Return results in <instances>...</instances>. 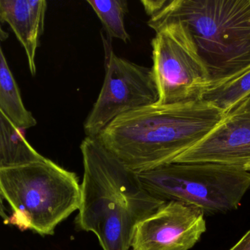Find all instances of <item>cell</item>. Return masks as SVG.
<instances>
[{
  "instance_id": "obj_1",
  "label": "cell",
  "mask_w": 250,
  "mask_h": 250,
  "mask_svg": "<svg viewBox=\"0 0 250 250\" xmlns=\"http://www.w3.org/2000/svg\"><path fill=\"white\" fill-rule=\"evenodd\" d=\"M80 148L83 176L76 228L93 233L104 250H130L137 225L166 201L148 192L138 173L98 138L86 136Z\"/></svg>"
},
{
  "instance_id": "obj_2",
  "label": "cell",
  "mask_w": 250,
  "mask_h": 250,
  "mask_svg": "<svg viewBox=\"0 0 250 250\" xmlns=\"http://www.w3.org/2000/svg\"><path fill=\"white\" fill-rule=\"evenodd\" d=\"M224 117L201 100L166 105L156 103L120 116L97 138L128 168L142 173L173 162Z\"/></svg>"
},
{
  "instance_id": "obj_3",
  "label": "cell",
  "mask_w": 250,
  "mask_h": 250,
  "mask_svg": "<svg viewBox=\"0 0 250 250\" xmlns=\"http://www.w3.org/2000/svg\"><path fill=\"white\" fill-rule=\"evenodd\" d=\"M151 29L182 23L207 69L210 87L250 68V0L142 1Z\"/></svg>"
},
{
  "instance_id": "obj_4",
  "label": "cell",
  "mask_w": 250,
  "mask_h": 250,
  "mask_svg": "<svg viewBox=\"0 0 250 250\" xmlns=\"http://www.w3.org/2000/svg\"><path fill=\"white\" fill-rule=\"evenodd\" d=\"M0 193L12 210L4 224L50 236L79 210L81 183L76 173L43 157L0 168Z\"/></svg>"
},
{
  "instance_id": "obj_5",
  "label": "cell",
  "mask_w": 250,
  "mask_h": 250,
  "mask_svg": "<svg viewBox=\"0 0 250 250\" xmlns=\"http://www.w3.org/2000/svg\"><path fill=\"white\" fill-rule=\"evenodd\" d=\"M138 176L153 195L196 207L205 215L238 209L250 189V172L214 163L173 162Z\"/></svg>"
},
{
  "instance_id": "obj_6",
  "label": "cell",
  "mask_w": 250,
  "mask_h": 250,
  "mask_svg": "<svg viewBox=\"0 0 250 250\" xmlns=\"http://www.w3.org/2000/svg\"><path fill=\"white\" fill-rule=\"evenodd\" d=\"M154 31L151 70L158 91L157 104L199 101L209 88V77L185 26L171 22Z\"/></svg>"
},
{
  "instance_id": "obj_7",
  "label": "cell",
  "mask_w": 250,
  "mask_h": 250,
  "mask_svg": "<svg viewBox=\"0 0 250 250\" xmlns=\"http://www.w3.org/2000/svg\"><path fill=\"white\" fill-rule=\"evenodd\" d=\"M102 38L105 79L84 123L85 134L89 137H98L117 117L156 104L159 98L151 68L118 57L113 50L111 39Z\"/></svg>"
},
{
  "instance_id": "obj_8",
  "label": "cell",
  "mask_w": 250,
  "mask_h": 250,
  "mask_svg": "<svg viewBox=\"0 0 250 250\" xmlns=\"http://www.w3.org/2000/svg\"><path fill=\"white\" fill-rule=\"evenodd\" d=\"M206 231L203 211L179 201H166L137 225L130 250H189Z\"/></svg>"
},
{
  "instance_id": "obj_9",
  "label": "cell",
  "mask_w": 250,
  "mask_h": 250,
  "mask_svg": "<svg viewBox=\"0 0 250 250\" xmlns=\"http://www.w3.org/2000/svg\"><path fill=\"white\" fill-rule=\"evenodd\" d=\"M173 162L214 163L250 172V108L225 116L207 136Z\"/></svg>"
},
{
  "instance_id": "obj_10",
  "label": "cell",
  "mask_w": 250,
  "mask_h": 250,
  "mask_svg": "<svg viewBox=\"0 0 250 250\" xmlns=\"http://www.w3.org/2000/svg\"><path fill=\"white\" fill-rule=\"evenodd\" d=\"M45 0H0V23L10 26L24 49L29 72L37 73L36 54L44 32Z\"/></svg>"
},
{
  "instance_id": "obj_11",
  "label": "cell",
  "mask_w": 250,
  "mask_h": 250,
  "mask_svg": "<svg viewBox=\"0 0 250 250\" xmlns=\"http://www.w3.org/2000/svg\"><path fill=\"white\" fill-rule=\"evenodd\" d=\"M0 23V108L21 129H28L37 125V120L24 103L1 47V43L8 38Z\"/></svg>"
},
{
  "instance_id": "obj_12",
  "label": "cell",
  "mask_w": 250,
  "mask_h": 250,
  "mask_svg": "<svg viewBox=\"0 0 250 250\" xmlns=\"http://www.w3.org/2000/svg\"><path fill=\"white\" fill-rule=\"evenodd\" d=\"M26 139L22 129L0 108V168L42 159Z\"/></svg>"
},
{
  "instance_id": "obj_13",
  "label": "cell",
  "mask_w": 250,
  "mask_h": 250,
  "mask_svg": "<svg viewBox=\"0 0 250 250\" xmlns=\"http://www.w3.org/2000/svg\"><path fill=\"white\" fill-rule=\"evenodd\" d=\"M200 100L225 116L236 113L250 100V68L224 83L207 88Z\"/></svg>"
},
{
  "instance_id": "obj_14",
  "label": "cell",
  "mask_w": 250,
  "mask_h": 250,
  "mask_svg": "<svg viewBox=\"0 0 250 250\" xmlns=\"http://www.w3.org/2000/svg\"><path fill=\"white\" fill-rule=\"evenodd\" d=\"M88 4L102 22L110 39L117 38L123 42L129 41L125 28V19L127 13V1L125 0H88Z\"/></svg>"
},
{
  "instance_id": "obj_15",
  "label": "cell",
  "mask_w": 250,
  "mask_h": 250,
  "mask_svg": "<svg viewBox=\"0 0 250 250\" xmlns=\"http://www.w3.org/2000/svg\"><path fill=\"white\" fill-rule=\"evenodd\" d=\"M229 250H250V230Z\"/></svg>"
},
{
  "instance_id": "obj_16",
  "label": "cell",
  "mask_w": 250,
  "mask_h": 250,
  "mask_svg": "<svg viewBox=\"0 0 250 250\" xmlns=\"http://www.w3.org/2000/svg\"><path fill=\"white\" fill-rule=\"evenodd\" d=\"M0 217L3 219L4 222L7 221L9 218V216H7V212H6L5 206L4 205V198L1 193H0Z\"/></svg>"
},
{
  "instance_id": "obj_17",
  "label": "cell",
  "mask_w": 250,
  "mask_h": 250,
  "mask_svg": "<svg viewBox=\"0 0 250 250\" xmlns=\"http://www.w3.org/2000/svg\"><path fill=\"white\" fill-rule=\"evenodd\" d=\"M245 108H250V101H248V102L246 103V104H245V105H244L243 107H242V108L239 109V110H242V109Z\"/></svg>"
}]
</instances>
